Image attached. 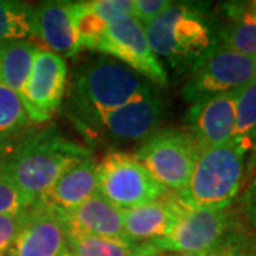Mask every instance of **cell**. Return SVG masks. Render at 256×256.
Returning <instances> with one entry per match:
<instances>
[{
    "instance_id": "cell-4",
    "label": "cell",
    "mask_w": 256,
    "mask_h": 256,
    "mask_svg": "<svg viewBox=\"0 0 256 256\" xmlns=\"http://www.w3.org/2000/svg\"><path fill=\"white\" fill-rule=\"evenodd\" d=\"M245 154L234 141L202 150L178 196L192 208L226 210L242 186Z\"/></svg>"
},
{
    "instance_id": "cell-21",
    "label": "cell",
    "mask_w": 256,
    "mask_h": 256,
    "mask_svg": "<svg viewBox=\"0 0 256 256\" xmlns=\"http://www.w3.org/2000/svg\"><path fill=\"white\" fill-rule=\"evenodd\" d=\"M30 124L20 96L0 84V156L28 132Z\"/></svg>"
},
{
    "instance_id": "cell-30",
    "label": "cell",
    "mask_w": 256,
    "mask_h": 256,
    "mask_svg": "<svg viewBox=\"0 0 256 256\" xmlns=\"http://www.w3.org/2000/svg\"><path fill=\"white\" fill-rule=\"evenodd\" d=\"M216 250H218V249L210 250V252H201V254H172V255L168 256H216Z\"/></svg>"
},
{
    "instance_id": "cell-27",
    "label": "cell",
    "mask_w": 256,
    "mask_h": 256,
    "mask_svg": "<svg viewBox=\"0 0 256 256\" xmlns=\"http://www.w3.org/2000/svg\"><path fill=\"white\" fill-rule=\"evenodd\" d=\"M172 4L170 0H134V16L140 23L146 24L158 18Z\"/></svg>"
},
{
    "instance_id": "cell-17",
    "label": "cell",
    "mask_w": 256,
    "mask_h": 256,
    "mask_svg": "<svg viewBox=\"0 0 256 256\" xmlns=\"http://www.w3.org/2000/svg\"><path fill=\"white\" fill-rule=\"evenodd\" d=\"M97 194V162L88 156L68 166L36 204L68 212Z\"/></svg>"
},
{
    "instance_id": "cell-15",
    "label": "cell",
    "mask_w": 256,
    "mask_h": 256,
    "mask_svg": "<svg viewBox=\"0 0 256 256\" xmlns=\"http://www.w3.org/2000/svg\"><path fill=\"white\" fill-rule=\"evenodd\" d=\"M33 30L34 37L46 44L47 50L63 58L80 52L70 2H47L34 6Z\"/></svg>"
},
{
    "instance_id": "cell-3",
    "label": "cell",
    "mask_w": 256,
    "mask_h": 256,
    "mask_svg": "<svg viewBox=\"0 0 256 256\" xmlns=\"http://www.w3.org/2000/svg\"><path fill=\"white\" fill-rule=\"evenodd\" d=\"M152 53L178 72L192 70L216 46L208 18L194 6L171 4L144 24Z\"/></svg>"
},
{
    "instance_id": "cell-23",
    "label": "cell",
    "mask_w": 256,
    "mask_h": 256,
    "mask_svg": "<svg viewBox=\"0 0 256 256\" xmlns=\"http://www.w3.org/2000/svg\"><path fill=\"white\" fill-rule=\"evenodd\" d=\"M34 6L24 2L0 0V43L34 37Z\"/></svg>"
},
{
    "instance_id": "cell-31",
    "label": "cell",
    "mask_w": 256,
    "mask_h": 256,
    "mask_svg": "<svg viewBox=\"0 0 256 256\" xmlns=\"http://www.w3.org/2000/svg\"><path fill=\"white\" fill-rule=\"evenodd\" d=\"M60 256H74V255L72 254V252H70V250H68V249H66V250H64L63 254H62Z\"/></svg>"
},
{
    "instance_id": "cell-13",
    "label": "cell",
    "mask_w": 256,
    "mask_h": 256,
    "mask_svg": "<svg viewBox=\"0 0 256 256\" xmlns=\"http://www.w3.org/2000/svg\"><path fill=\"white\" fill-rule=\"evenodd\" d=\"M236 92H226L194 102L186 122L201 150L228 144L234 138Z\"/></svg>"
},
{
    "instance_id": "cell-24",
    "label": "cell",
    "mask_w": 256,
    "mask_h": 256,
    "mask_svg": "<svg viewBox=\"0 0 256 256\" xmlns=\"http://www.w3.org/2000/svg\"><path fill=\"white\" fill-rule=\"evenodd\" d=\"M32 206L0 164V215L20 214Z\"/></svg>"
},
{
    "instance_id": "cell-11",
    "label": "cell",
    "mask_w": 256,
    "mask_h": 256,
    "mask_svg": "<svg viewBox=\"0 0 256 256\" xmlns=\"http://www.w3.org/2000/svg\"><path fill=\"white\" fill-rule=\"evenodd\" d=\"M67 249V232L60 212L42 204L24 210L22 226L4 256H60Z\"/></svg>"
},
{
    "instance_id": "cell-1",
    "label": "cell",
    "mask_w": 256,
    "mask_h": 256,
    "mask_svg": "<svg viewBox=\"0 0 256 256\" xmlns=\"http://www.w3.org/2000/svg\"><path fill=\"white\" fill-rule=\"evenodd\" d=\"M88 156V148L50 127L28 131L0 156V164L18 191L34 205L68 166Z\"/></svg>"
},
{
    "instance_id": "cell-5",
    "label": "cell",
    "mask_w": 256,
    "mask_h": 256,
    "mask_svg": "<svg viewBox=\"0 0 256 256\" xmlns=\"http://www.w3.org/2000/svg\"><path fill=\"white\" fill-rule=\"evenodd\" d=\"M201 151L190 131L165 128L144 140L134 156L168 191L180 194L188 182Z\"/></svg>"
},
{
    "instance_id": "cell-22",
    "label": "cell",
    "mask_w": 256,
    "mask_h": 256,
    "mask_svg": "<svg viewBox=\"0 0 256 256\" xmlns=\"http://www.w3.org/2000/svg\"><path fill=\"white\" fill-rule=\"evenodd\" d=\"M234 142L245 152L256 151V80L236 92Z\"/></svg>"
},
{
    "instance_id": "cell-8",
    "label": "cell",
    "mask_w": 256,
    "mask_h": 256,
    "mask_svg": "<svg viewBox=\"0 0 256 256\" xmlns=\"http://www.w3.org/2000/svg\"><path fill=\"white\" fill-rule=\"evenodd\" d=\"M96 50L114 57L142 76L146 80L165 87L168 76L146 38L144 24L134 18H122L111 22L104 28Z\"/></svg>"
},
{
    "instance_id": "cell-28",
    "label": "cell",
    "mask_w": 256,
    "mask_h": 256,
    "mask_svg": "<svg viewBox=\"0 0 256 256\" xmlns=\"http://www.w3.org/2000/svg\"><path fill=\"white\" fill-rule=\"evenodd\" d=\"M242 215L249 225V228L256 232V176L249 184L240 202Z\"/></svg>"
},
{
    "instance_id": "cell-26",
    "label": "cell",
    "mask_w": 256,
    "mask_h": 256,
    "mask_svg": "<svg viewBox=\"0 0 256 256\" xmlns=\"http://www.w3.org/2000/svg\"><path fill=\"white\" fill-rule=\"evenodd\" d=\"M23 212L20 214H3L0 215V256L6 255L13 240L22 226Z\"/></svg>"
},
{
    "instance_id": "cell-7",
    "label": "cell",
    "mask_w": 256,
    "mask_h": 256,
    "mask_svg": "<svg viewBox=\"0 0 256 256\" xmlns=\"http://www.w3.org/2000/svg\"><path fill=\"white\" fill-rule=\"evenodd\" d=\"M256 80V57H249L224 46L214 47L192 67L182 88L188 102L239 92Z\"/></svg>"
},
{
    "instance_id": "cell-19",
    "label": "cell",
    "mask_w": 256,
    "mask_h": 256,
    "mask_svg": "<svg viewBox=\"0 0 256 256\" xmlns=\"http://www.w3.org/2000/svg\"><path fill=\"white\" fill-rule=\"evenodd\" d=\"M37 46L28 40H9L0 43V84L22 97L32 70Z\"/></svg>"
},
{
    "instance_id": "cell-12",
    "label": "cell",
    "mask_w": 256,
    "mask_h": 256,
    "mask_svg": "<svg viewBox=\"0 0 256 256\" xmlns=\"http://www.w3.org/2000/svg\"><path fill=\"white\" fill-rule=\"evenodd\" d=\"M164 104L154 92L102 116L92 132L116 141H140L154 134L162 120Z\"/></svg>"
},
{
    "instance_id": "cell-32",
    "label": "cell",
    "mask_w": 256,
    "mask_h": 256,
    "mask_svg": "<svg viewBox=\"0 0 256 256\" xmlns=\"http://www.w3.org/2000/svg\"><path fill=\"white\" fill-rule=\"evenodd\" d=\"M154 256H164L162 254H158V255H154Z\"/></svg>"
},
{
    "instance_id": "cell-25",
    "label": "cell",
    "mask_w": 256,
    "mask_h": 256,
    "mask_svg": "<svg viewBox=\"0 0 256 256\" xmlns=\"http://www.w3.org/2000/svg\"><path fill=\"white\" fill-rule=\"evenodd\" d=\"M92 8L102 23L134 16V0H92Z\"/></svg>"
},
{
    "instance_id": "cell-29",
    "label": "cell",
    "mask_w": 256,
    "mask_h": 256,
    "mask_svg": "<svg viewBox=\"0 0 256 256\" xmlns=\"http://www.w3.org/2000/svg\"><path fill=\"white\" fill-rule=\"evenodd\" d=\"M216 256H256L254 255V254H250V252H248V250H245V249H242L240 246H238V245H230V244H228V245H220V248H218V250H216Z\"/></svg>"
},
{
    "instance_id": "cell-6",
    "label": "cell",
    "mask_w": 256,
    "mask_h": 256,
    "mask_svg": "<svg viewBox=\"0 0 256 256\" xmlns=\"http://www.w3.org/2000/svg\"><path fill=\"white\" fill-rule=\"evenodd\" d=\"M97 192L121 210L158 201L170 194L136 156L117 151L97 164Z\"/></svg>"
},
{
    "instance_id": "cell-9",
    "label": "cell",
    "mask_w": 256,
    "mask_h": 256,
    "mask_svg": "<svg viewBox=\"0 0 256 256\" xmlns=\"http://www.w3.org/2000/svg\"><path fill=\"white\" fill-rule=\"evenodd\" d=\"M229 228L230 216L226 210H204L186 205L170 234L151 244L160 254L210 252L222 245Z\"/></svg>"
},
{
    "instance_id": "cell-2",
    "label": "cell",
    "mask_w": 256,
    "mask_h": 256,
    "mask_svg": "<svg viewBox=\"0 0 256 256\" xmlns=\"http://www.w3.org/2000/svg\"><path fill=\"white\" fill-rule=\"evenodd\" d=\"M151 92L150 82L130 67L117 60L97 58L74 76L68 110L78 127L92 132L102 116Z\"/></svg>"
},
{
    "instance_id": "cell-18",
    "label": "cell",
    "mask_w": 256,
    "mask_h": 256,
    "mask_svg": "<svg viewBox=\"0 0 256 256\" xmlns=\"http://www.w3.org/2000/svg\"><path fill=\"white\" fill-rule=\"evenodd\" d=\"M225 10L226 22L220 28V46L256 57V8L252 3H232Z\"/></svg>"
},
{
    "instance_id": "cell-10",
    "label": "cell",
    "mask_w": 256,
    "mask_h": 256,
    "mask_svg": "<svg viewBox=\"0 0 256 256\" xmlns=\"http://www.w3.org/2000/svg\"><path fill=\"white\" fill-rule=\"evenodd\" d=\"M67 88V64L63 57L37 47L22 101L32 122L42 124L58 110Z\"/></svg>"
},
{
    "instance_id": "cell-16",
    "label": "cell",
    "mask_w": 256,
    "mask_h": 256,
    "mask_svg": "<svg viewBox=\"0 0 256 256\" xmlns=\"http://www.w3.org/2000/svg\"><path fill=\"white\" fill-rule=\"evenodd\" d=\"M67 235L124 238L122 210L94 194L77 208L60 212Z\"/></svg>"
},
{
    "instance_id": "cell-14",
    "label": "cell",
    "mask_w": 256,
    "mask_h": 256,
    "mask_svg": "<svg viewBox=\"0 0 256 256\" xmlns=\"http://www.w3.org/2000/svg\"><path fill=\"white\" fill-rule=\"evenodd\" d=\"M186 204L178 194L122 210L124 236L134 242H152L170 234Z\"/></svg>"
},
{
    "instance_id": "cell-20",
    "label": "cell",
    "mask_w": 256,
    "mask_h": 256,
    "mask_svg": "<svg viewBox=\"0 0 256 256\" xmlns=\"http://www.w3.org/2000/svg\"><path fill=\"white\" fill-rule=\"evenodd\" d=\"M67 249L74 256H154L160 254L151 242L82 235H67Z\"/></svg>"
}]
</instances>
